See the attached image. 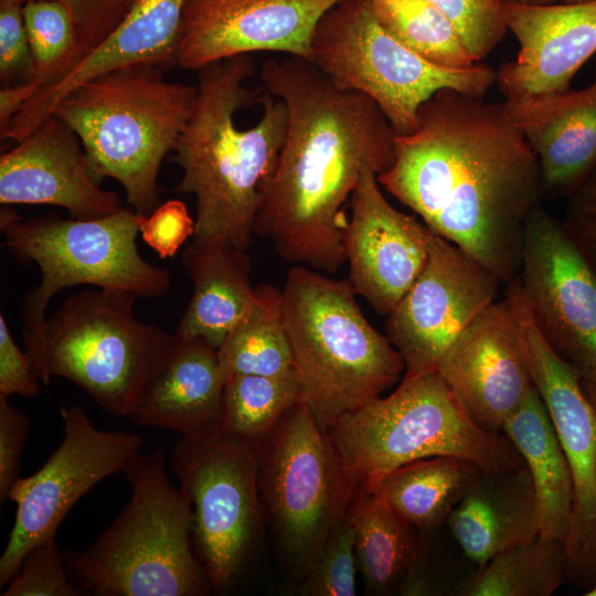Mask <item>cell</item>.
Instances as JSON below:
<instances>
[{"label":"cell","instance_id":"obj_3","mask_svg":"<svg viewBox=\"0 0 596 596\" xmlns=\"http://www.w3.org/2000/svg\"><path fill=\"white\" fill-rule=\"evenodd\" d=\"M249 54L196 71V95L174 146L181 168L175 187L195 196L194 243L247 249L260 187L277 164L287 129L284 102L244 85L254 74Z\"/></svg>","mask_w":596,"mask_h":596},{"label":"cell","instance_id":"obj_12","mask_svg":"<svg viewBox=\"0 0 596 596\" xmlns=\"http://www.w3.org/2000/svg\"><path fill=\"white\" fill-rule=\"evenodd\" d=\"M262 444L220 426L175 444L169 468L188 492L193 535L212 586L224 588L242 568L259 525Z\"/></svg>","mask_w":596,"mask_h":596},{"label":"cell","instance_id":"obj_23","mask_svg":"<svg viewBox=\"0 0 596 596\" xmlns=\"http://www.w3.org/2000/svg\"><path fill=\"white\" fill-rule=\"evenodd\" d=\"M503 104L535 155L542 196L566 199L596 168V63L585 88Z\"/></svg>","mask_w":596,"mask_h":596},{"label":"cell","instance_id":"obj_32","mask_svg":"<svg viewBox=\"0 0 596 596\" xmlns=\"http://www.w3.org/2000/svg\"><path fill=\"white\" fill-rule=\"evenodd\" d=\"M297 403L294 370L278 376L231 375L224 384L219 426L228 435L262 444Z\"/></svg>","mask_w":596,"mask_h":596},{"label":"cell","instance_id":"obj_46","mask_svg":"<svg viewBox=\"0 0 596 596\" xmlns=\"http://www.w3.org/2000/svg\"><path fill=\"white\" fill-rule=\"evenodd\" d=\"M581 382H582L583 391L585 392L586 396L596 408V386L589 383H586L584 381H581Z\"/></svg>","mask_w":596,"mask_h":596},{"label":"cell","instance_id":"obj_42","mask_svg":"<svg viewBox=\"0 0 596 596\" xmlns=\"http://www.w3.org/2000/svg\"><path fill=\"white\" fill-rule=\"evenodd\" d=\"M570 236L596 269V168L566 198L562 220Z\"/></svg>","mask_w":596,"mask_h":596},{"label":"cell","instance_id":"obj_19","mask_svg":"<svg viewBox=\"0 0 596 596\" xmlns=\"http://www.w3.org/2000/svg\"><path fill=\"white\" fill-rule=\"evenodd\" d=\"M436 370L479 427L503 434L505 421L534 386L505 298L470 322Z\"/></svg>","mask_w":596,"mask_h":596},{"label":"cell","instance_id":"obj_20","mask_svg":"<svg viewBox=\"0 0 596 596\" xmlns=\"http://www.w3.org/2000/svg\"><path fill=\"white\" fill-rule=\"evenodd\" d=\"M0 203L58 206L78 220L123 209L118 195L94 178L78 136L54 114L1 155Z\"/></svg>","mask_w":596,"mask_h":596},{"label":"cell","instance_id":"obj_10","mask_svg":"<svg viewBox=\"0 0 596 596\" xmlns=\"http://www.w3.org/2000/svg\"><path fill=\"white\" fill-rule=\"evenodd\" d=\"M310 61L338 87L370 97L396 136L416 129L421 106L439 91L483 98L497 79V71L479 62L449 68L414 53L379 23L371 0L330 8L315 28Z\"/></svg>","mask_w":596,"mask_h":596},{"label":"cell","instance_id":"obj_45","mask_svg":"<svg viewBox=\"0 0 596 596\" xmlns=\"http://www.w3.org/2000/svg\"><path fill=\"white\" fill-rule=\"evenodd\" d=\"M502 2H515L521 4L530 6H547V4H558V3H576L585 2L592 0H501Z\"/></svg>","mask_w":596,"mask_h":596},{"label":"cell","instance_id":"obj_34","mask_svg":"<svg viewBox=\"0 0 596 596\" xmlns=\"http://www.w3.org/2000/svg\"><path fill=\"white\" fill-rule=\"evenodd\" d=\"M23 19L43 89L62 79L81 61L77 29L70 9L56 0L26 1Z\"/></svg>","mask_w":596,"mask_h":596},{"label":"cell","instance_id":"obj_47","mask_svg":"<svg viewBox=\"0 0 596 596\" xmlns=\"http://www.w3.org/2000/svg\"><path fill=\"white\" fill-rule=\"evenodd\" d=\"M585 596H596V585L584 593Z\"/></svg>","mask_w":596,"mask_h":596},{"label":"cell","instance_id":"obj_25","mask_svg":"<svg viewBox=\"0 0 596 596\" xmlns=\"http://www.w3.org/2000/svg\"><path fill=\"white\" fill-rule=\"evenodd\" d=\"M225 381L217 349L201 338L177 337L171 356L129 418L139 427L201 434L220 424Z\"/></svg>","mask_w":596,"mask_h":596},{"label":"cell","instance_id":"obj_16","mask_svg":"<svg viewBox=\"0 0 596 596\" xmlns=\"http://www.w3.org/2000/svg\"><path fill=\"white\" fill-rule=\"evenodd\" d=\"M501 284L477 259L432 231L427 260L385 323L386 337L404 361V376L436 370L461 332L497 301Z\"/></svg>","mask_w":596,"mask_h":596},{"label":"cell","instance_id":"obj_14","mask_svg":"<svg viewBox=\"0 0 596 596\" xmlns=\"http://www.w3.org/2000/svg\"><path fill=\"white\" fill-rule=\"evenodd\" d=\"M64 435L60 446L33 475L20 477L8 499L17 504L8 543L0 557V587L17 575L38 543L55 536L60 524L93 487L123 472L140 453L142 436L103 430L75 404L60 409Z\"/></svg>","mask_w":596,"mask_h":596},{"label":"cell","instance_id":"obj_11","mask_svg":"<svg viewBox=\"0 0 596 596\" xmlns=\"http://www.w3.org/2000/svg\"><path fill=\"white\" fill-rule=\"evenodd\" d=\"M267 439L260 453L259 494L284 558L306 576L360 489L304 404L294 405Z\"/></svg>","mask_w":596,"mask_h":596},{"label":"cell","instance_id":"obj_7","mask_svg":"<svg viewBox=\"0 0 596 596\" xmlns=\"http://www.w3.org/2000/svg\"><path fill=\"white\" fill-rule=\"evenodd\" d=\"M327 434L359 489L374 492L394 470L451 456L483 471L525 462L504 434H490L467 414L437 370L404 376L396 390L342 415Z\"/></svg>","mask_w":596,"mask_h":596},{"label":"cell","instance_id":"obj_5","mask_svg":"<svg viewBox=\"0 0 596 596\" xmlns=\"http://www.w3.org/2000/svg\"><path fill=\"white\" fill-rule=\"evenodd\" d=\"M163 449L136 455L124 475L131 497L113 523L66 567L81 592L97 596H201L212 588L193 554V513L168 476ZM83 594V593H82Z\"/></svg>","mask_w":596,"mask_h":596},{"label":"cell","instance_id":"obj_27","mask_svg":"<svg viewBox=\"0 0 596 596\" xmlns=\"http://www.w3.org/2000/svg\"><path fill=\"white\" fill-rule=\"evenodd\" d=\"M503 434L518 449L531 475L539 535L564 542L571 524L573 481L554 425L535 386L508 417Z\"/></svg>","mask_w":596,"mask_h":596},{"label":"cell","instance_id":"obj_39","mask_svg":"<svg viewBox=\"0 0 596 596\" xmlns=\"http://www.w3.org/2000/svg\"><path fill=\"white\" fill-rule=\"evenodd\" d=\"M25 3L30 0H12ZM71 11L78 33L82 58L97 47L139 0H56ZM81 58V60H82Z\"/></svg>","mask_w":596,"mask_h":596},{"label":"cell","instance_id":"obj_21","mask_svg":"<svg viewBox=\"0 0 596 596\" xmlns=\"http://www.w3.org/2000/svg\"><path fill=\"white\" fill-rule=\"evenodd\" d=\"M503 15L519 44L515 60L497 71L505 99L571 89L577 71L596 53V0L530 6L503 2Z\"/></svg>","mask_w":596,"mask_h":596},{"label":"cell","instance_id":"obj_40","mask_svg":"<svg viewBox=\"0 0 596 596\" xmlns=\"http://www.w3.org/2000/svg\"><path fill=\"white\" fill-rule=\"evenodd\" d=\"M138 224L142 241L160 258L173 257L195 228L194 219L180 200L160 203L149 215L138 214Z\"/></svg>","mask_w":596,"mask_h":596},{"label":"cell","instance_id":"obj_38","mask_svg":"<svg viewBox=\"0 0 596 596\" xmlns=\"http://www.w3.org/2000/svg\"><path fill=\"white\" fill-rule=\"evenodd\" d=\"M36 71L23 19V4L0 0V79L13 86L35 79Z\"/></svg>","mask_w":596,"mask_h":596},{"label":"cell","instance_id":"obj_17","mask_svg":"<svg viewBox=\"0 0 596 596\" xmlns=\"http://www.w3.org/2000/svg\"><path fill=\"white\" fill-rule=\"evenodd\" d=\"M339 0H188L178 66L198 71L240 54L272 51L310 61L320 18Z\"/></svg>","mask_w":596,"mask_h":596},{"label":"cell","instance_id":"obj_6","mask_svg":"<svg viewBox=\"0 0 596 596\" xmlns=\"http://www.w3.org/2000/svg\"><path fill=\"white\" fill-rule=\"evenodd\" d=\"M163 73L152 65L106 73L75 88L53 111L78 136L94 178L120 183L140 215L160 204L159 170L196 95L195 85L169 82Z\"/></svg>","mask_w":596,"mask_h":596},{"label":"cell","instance_id":"obj_36","mask_svg":"<svg viewBox=\"0 0 596 596\" xmlns=\"http://www.w3.org/2000/svg\"><path fill=\"white\" fill-rule=\"evenodd\" d=\"M455 25L475 62L503 40L508 26L501 0H427Z\"/></svg>","mask_w":596,"mask_h":596},{"label":"cell","instance_id":"obj_31","mask_svg":"<svg viewBox=\"0 0 596 596\" xmlns=\"http://www.w3.org/2000/svg\"><path fill=\"white\" fill-rule=\"evenodd\" d=\"M566 581L560 540L538 535L487 562L462 584V596H550Z\"/></svg>","mask_w":596,"mask_h":596},{"label":"cell","instance_id":"obj_43","mask_svg":"<svg viewBox=\"0 0 596 596\" xmlns=\"http://www.w3.org/2000/svg\"><path fill=\"white\" fill-rule=\"evenodd\" d=\"M40 392V381L34 376L25 351L14 341L6 317L0 315V395L35 397Z\"/></svg>","mask_w":596,"mask_h":596},{"label":"cell","instance_id":"obj_33","mask_svg":"<svg viewBox=\"0 0 596 596\" xmlns=\"http://www.w3.org/2000/svg\"><path fill=\"white\" fill-rule=\"evenodd\" d=\"M379 23L423 58L449 68L475 60L451 21L427 0H371Z\"/></svg>","mask_w":596,"mask_h":596},{"label":"cell","instance_id":"obj_28","mask_svg":"<svg viewBox=\"0 0 596 596\" xmlns=\"http://www.w3.org/2000/svg\"><path fill=\"white\" fill-rule=\"evenodd\" d=\"M355 505L354 555L366 593L401 594L418 566L413 525L377 492L360 489Z\"/></svg>","mask_w":596,"mask_h":596},{"label":"cell","instance_id":"obj_9","mask_svg":"<svg viewBox=\"0 0 596 596\" xmlns=\"http://www.w3.org/2000/svg\"><path fill=\"white\" fill-rule=\"evenodd\" d=\"M137 297L94 287L67 297L46 319L44 365L104 411L130 416L171 356L177 337L135 317Z\"/></svg>","mask_w":596,"mask_h":596},{"label":"cell","instance_id":"obj_18","mask_svg":"<svg viewBox=\"0 0 596 596\" xmlns=\"http://www.w3.org/2000/svg\"><path fill=\"white\" fill-rule=\"evenodd\" d=\"M343 234L349 278L382 316H389L423 269L432 231L396 210L379 188L377 174L364 170L350 199Z\"/></svg>","mask_w":596,"mask_h":596},{"label":"cell","instance_id":"obj_35","mask_svg":"<svg viewBox=\"0 0 596 596\" xmlns=\"http://www.w3.org/2000/svg\"><path fill=\"white\" fill-rule=\"evenodd\" d=\"M355 498L331 530L323 550L299 587L305 596H354L356 563L354 555Z\"/></svg>","mask_w":596,"mask_h":596},{"label":"cell","instance_id":"obj_41","mask_svg":"<svg viewBox=\"0 0 596 596\" xmlns=\"http://www.w3.org/2000/svg\"><path fill=\"white\" fill-rule=\"evenodd\" d=\"M0 395V502L20 478V461L31 423L26 415Z\"/></svg>","mask_w":596,"mask_h":596},{"label":"cell","instance_id":"obj_4","mask_svg":"<svg viewBox=\"0 0 596 596\" xmlns=\"http://www.w3.org/2000/svg\"><path fill=\"white\" fill-rule=\"evenodd\" d=\"M281 290L299 403L327 432L394 385L405 364L390 339L366 320L348 279L297 265Z\"/></svg>","mask_w":596,"mask_h":596},{"label":"cell","instance_id":"obj_24","mask_svg":"<svg viewBox=\"0 0 596 596\" xmlns=\"http://www.w3.org/2000/svg\"><path fill=\"white\" fill-rule=\"evenodd\" d=\"M446 523L465 555L483 566L540 532L531 475L525 467L482 471Z\"/></svg>","mask_w":596,"mask_h":596},{"label":"cell","instance_id":"obj_37","mask_svg":"<svg viewBox=\"0 0 596 596\" xmlns=\"http://www.w3.org/2000/svg\"><path fill=\"white\" fill-rule=\"evenodd\" d=\"M82 592L68 571L55 536L38 543L25 555L1 596H77Z\"/></svg>","mask_w":596,"mask_h":596},{"label":"cell","instance_id":"obj_26","mask_svg":"<svg viewBox=\"0 0 596 596\" xmlns=\"http://www.w3.org/2000/svg\"><path fill=\"white\" fill-rule=\"evenodd\" d=\"M181 264L193 292L175 336L201 338L219 349L254 300L252 262L245 249L192 242Z\"/></svg>","mask_w":596,"mask_h":596},{"label":"cell","instance_id":"obj_8","mask_svg":"<svg viewBox=\"0 0 596 596\" xmlns=\"http://www.w3.org/2000/svg\"><path fill=\"white\" fill-rule=\"evenodd\" d=\"M2 246L20 264L35 265L40 281L21 302L25 353L34 376L46 384L44 365L45 310L55 294L77 285L125 290L153 299L171 287L168 269L139 253L138 214L121 209L92 219H63L56 212L22 219L9 205L0 211Z\"/></svg>","mask_w":596,"mask_h":596},{"label":"cell","instance_id":"obj_15","mask_svg":"<svg viewBox=\"0 0 596 596\" xmlns=\"http://www.w3.org/2000/svg\"><path fill=\"white\" fill-rule=\"evenodd\" d=\"M519 280L549 347L596 386V269L562 220L539 204L524 228Z\"/></svg>","mask_w":596,"mask_h":596},{"label":"cell","instance_id":"obj_44","mask_svg":"<svg viewBox=\"0 0 596 596\" xmlns=\"http://www.w3.org/2000/svg\"><path fill=\"white\" fill-rule=\"evenodd\" d=\"M42 88L41 81L35 79L13 86H2L0 91V139H9L13 118L22 107Z\"/></svg>","mask_w":596,"mask_h":596},{"label":"cell","instance_id":"obj_30","mask_svg":"<svg viewBox=\"0 0 596 596\" xmlns=\"http://www.w3.org/2000/svg\"><path fill=\"white\" fill-rule=\"evenodd\" d=\"M225 379L237 374L278 376L291 372L292 354L283 315V290L255 287L254 300L217 349Z\"/></svg>","mask_w":596,"mask_h":596},{"label":"cell","instance_id":"obj_2","mask_svg":"<svg viewBox=\"0 0 596 596\" xmlns=\"http://www.w3.org/2000/svg\"><path fill=\"white\" fill-rule=\"evenodd\" d=\"M260 79L284 102L287 129L254 233L285 260L334 274L347 262L344 205L364 170L393 164L395 134L370 97L338 87L307 58H268Z\"/></svg>","mask_w":596,"mask_h":596},{"label":"cell","instance_id":"obj_22","mask_svg":"<svg viewBox=\"0 0 596 596\" xmlns=\"http://www.w3.org/2000/svg\"><path fill=\"white\" fill-rule=\"evenodd\" d=\"M188 0H139L123 22L62 79L39 91L13 118L9 139L21 141L78 86L106 73L152 65L178 66L180 26Z\"/></svg>","mask_w":596,"mask_h":596},{"label":"cell","instance_id":"obj_29","mask_svg":"<svg viewBox=\"0 0 596 596\" xmlns=\"http://www.w3.org/2000/svg\"><path fill=\"white\" fill-rule=\"evenodd\" d=\"M482 471L466 459L429 457L394 470L374 492L409 524L428 531L447 521Z\"/></svg>","mask_w":596,"mask_h":596},{"label":"cell","instance_id":"obj_1","mask_svg":"<svg viewBox=\"0 0 596 596\" xmlns=\"http://www.w3.org/2000/svg\"><path fill=\"white\" fill-rule=\"evenodd\" d=\"M379 183L502 284L519 275L525 223L542 198L538 160L503 103L441 89L394 140Z\"/></svg>","mask_w":596,"mask_h":596},{"label":"cell","instance_id":"obj_13","mask_svg":"<svg viewBox=\"0 0 596 596\" xmlns=\"http://www.w3.org/2000/svg\"><path fill=\"white\" fill-rule=\"evenodd\" d=\"M533 385L554 425L573 481L564 541L566 581L585 592L596 585V408L577 373L546 343L523 297L519 277L505 287Z\"/></svg>","mask_w":596,"mask_h":596}]
</instances>
